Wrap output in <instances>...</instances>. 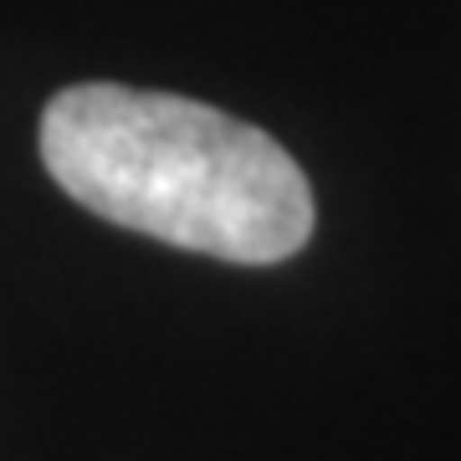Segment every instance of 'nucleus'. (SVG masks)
I'll list each match as a JSON object with an SVG mask.
<instances>
[{
    "mask_svg": "<svg viewBox=\"0 0 461 461\" xmlns=\"http://www.w3.org/2000/svg\"><path fill=\"white\" fill-rule=\"evenodd\" d=\"M41 165L83 211L215 262L272 267L313 236V190L293 154L195 98L62 87L41 108Z\"/></svg>",
    "mask_w": 461,
    "mask_h": 461,
    "instance_id": "f257e3e1",
    "label": "nucleus"
}]
</instances>
